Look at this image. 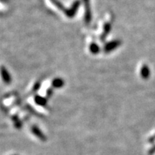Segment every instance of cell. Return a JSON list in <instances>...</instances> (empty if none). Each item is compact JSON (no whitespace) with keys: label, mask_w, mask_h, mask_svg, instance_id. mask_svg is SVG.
<instances>
[{"label":"cell","mask_w":155,"mask_h":155,"mask_svg":"<svg viewBox=\"0 0 155 155\" xmlns=\"http://www.w3.org/2000/svg\"><path fill=\"white\" fill-rule=\"evenodd\" d=\"M141 76H142V77L144 78H149V74H150V71H149V68H148L146 66H143L142 68H141Z\"/></svg>","instance_id":"1"},{"label":"cell","mask_w":155,"mask_h":155,"mask_svg":"<svg viewBox=\"0 0 155 155\" xmlns=\"http://www.w3.org/2000/svg\"><path fill=\"white\" fill-rule=\"evenodd\" d=\"M32 131H33V133H34V134H35L38 138H39V139H40L41 140H43V141H45L46 139H45V136H44V135L42 134L41 131H40H40L37 129V128H35V127L33 128Z\"/></svg>","instance_id":"2"}]
</instances>
